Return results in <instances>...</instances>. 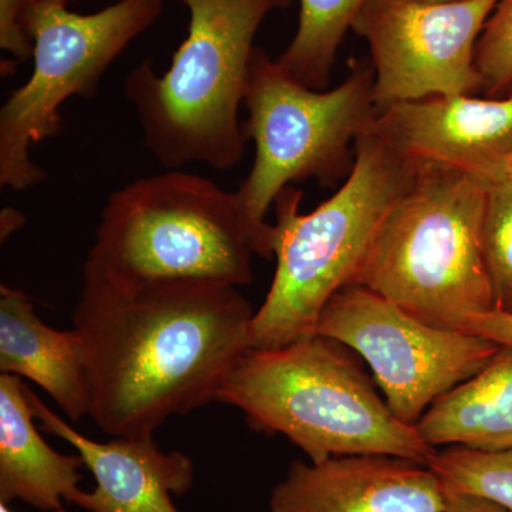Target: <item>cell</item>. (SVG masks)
<instances>
[{"label": "cell", "instance_id": "1", "mask_svg": "<svg viewBox=\"0 0 512 512\" xmlns=\"http://www.w3.org/2000/svg\"><path fill=\"white\" fill-rule=\"evenodd\" d=\"M254 309L232 286L121 292L86 261L73 328L89 349L92 417L113 437H154L211 402L251 349Z\"/></svg>", "mask_w": 512, "mask_h": 512}, {"label": "cell", "instance_id": "2", "mask_svg": "<svg viewBox=\"0 0 512 512\" xmlns=\"http://www.w3.org/2000/svg\"><path fill=\"white\" fill-rule=\"evenodd\" d=\"M217 402L256 430L284 434L311 463L383 454L429 466L437 448L403 423L346 346L312 333L276 349H249Z\"/></svg>", "mask_w": 512, "mask_h": 512}, {"label": "cell", "instance_id": "3", "mask_svg": "<svg viewBox=\"0 0 512 512\" xmlns=\"http://www.w3.org/2000/svg\"><path fill=\"white\" fill-rule=\"evenodd\" d=\"M355 165L339 190L309 214L303 192L286 187L276 212L274 281L251 328V349H276L315 333L320 313L350 285L384 215L413 184L419 165L369 126L355 141Z\"/></svg>", "mask_w": 512, "mask_h": 512}, {"label": "cell", "instance_id": "4", "mask_svg": "<svg viewBox=\"0 0 512 512\" xmlns=\"http://www.w3.org/2000/svg\"><path fill=\"white\" fill-rule=\"evenodd\" d=\"M178 2L187 6L190 25L170 69L158 76L144 60L124 79V96L136 110L144 148L167 170L204 163L228 171L247 144L239 107L256 33L292 0Z\"/></svg>", "mask_w": 512, "mask_h": 512}, {"label": "cell", "instance_id": "5", "mask_svg": "<svg viewBox=\"0 0 512 512\" xmlns=\"http://www.w3.org/2000/svg\"><path fill=\"white\" fill-rule=\"evenodd\" d=\"M490 185L440 165H419L377 228L349 286H362L413 316L460 329L495 311L483 252Z\"/></svg>", "mask_w": 512, "mask_h": 512}, {"label": "cell", "instance_id": "6", "mask_svg": "<svg viewBox=\"0 0 512 512\" xmlns=\"http://www.w3.org/2000/svg\"><path fill=\"white\" fill-rule=\"evenodd\" d=\"M251 241L234 192L168 170L113 191L87 261L121 292L252 282Z\"/></svg>", "mask_w": 512, "mask_h": 512}, {"label": "cell", "instance_id": "7", "mask_svg": "<svg viewBox=\"0 0 512 512\" xmlns=\"http://www.w3.org/2000/svg\"><path fill=\"white\" fill-rule=\"evenodd\" d=\"M373 84L372 63L360 57L335 89H309L255 46L242 123L254 164L234 192L255 254L274 258L275 225L266 215L281 191L309 180L335 187L352 173L356 138L376 116Z\"/></svg>", "mask_w": 512, "mask_h": 512}, {"label": "cell", "instance_id": "8", "mask_svg": "<svg viewBox=\"0 0 512 512\" xmlns=\"http://www.w3.org/2000/svg\"><path fill=\"white\" fill-rule=\"evenodd\" d=\"M164 0H117L90 15L67 6L26 2L35 45L33 73L0 109V185L25 191L47 173L32 148L62 131L60 107L70 97L93 99L111 64L160 18Z\"/></svg>", "mask_w": 512, "mask_h": 512}, {"label": "cell", "instance_id": "9", "mask_svg": "<svg viewBox=\"0 0 512 512\" xmlns=\"http://www.w3.org/2000/svg\"><path fill=\"white\" fill-rule=\"evenodd\" d=\"M315 333L356 350L369 363L387 406L410 426L439 397L476 376L501 348L480 336L430 325L362 286L335 293Z\"/></svg>", "mask_w": 512, "mask_h": 512}, {"label": "cell", "instance_id": "10", "mask_svg": "<svg viewBox=\"0 0 512 512\" xmlns=\"http://www.w3.org/2000/svg\"><path fill=\"white\" fill-rule=\"evenodd\" d=\"M500 0H369L352 30L366 40L376 113L403 101L481 92L476 47Z\"/></svg>", "mask_w": 512, "mask_h": 512}, {"label": "cell", "instance_id": "11", "mask_svg": "<svg viewBox=\"0 0 512 512\" xmlns=\"http://www.w3.org/2000/svg\"><path fill=\"white\" fill-rule=\"evenodd\" d=\"M373 127L417 165H440L487 185L504 181L512 157V87L497 97L447 94L376 113Z\"/></svg>", "mask_w": 512, "mask_h": 512}, {"label": "cell", "instance_id": "12", "mask_svg": "<svg viewBox=\"0 0 512 512\" xmlns=\"http://www.w3.org/2000/svg\"><path fill=\"white\" fill-rule=\"evenodd\" d=\"M448 493L429 466L383 454L293 461L269 512H444Z\"/></svg>", "mask_w": 512, "mask_h": 512}, {"label": "cell", "instance_id": "13", "mask_svg": "<svg viewBox=\"0 0 512 512\" xmlns=\"http://www.w3.org/2000/svg\"><path fill=\"white\" fill-rule=\"evenodd\" d=\"M40 429L59 437L77 451L93 474V491H74L67 503L89 512H180L173 495H184L194 484V463L181 451L165 453L154 437L100 443L74 430L26 386Z\"/></svg>", "mask_w": 512, "mask_h": 512}, {"label": "cell", "instance_id": "14", "mask_svg": "<svg viewBox=\"0 0 512 512\" xmlns=\"http://www.w3.org/2000/svg\"><path fill=\"white\" fill-rule=\"evenodd\" d=\"M0 372L32 380L80 421L92 412L89 349L76 328H50L20 289L0 286Z\"/></svg>", "mask_w": 512, "mask_h": 512}, {"label": "cell", "instance_id": "15", "mask_svg": "<svg viewBox=\"0 0 512 512\" xmlns=\"http://www.w3.org/2000/svg\"><path fill=\"white\" fill-rule=\"evenodd\" d=\"M20 377L0 375V503L19 500L49 512L63 510L82 481L83 458L49 446Z\"/></svg>", "mask_w": 512, "mask_h": 512}, {"label": "cell", "instance_id": "16", "mask_svg": "<svg viewBox=\"0 0 512 512\" xmlns=\"http://www.w3.org/2000/svg\"><path fill=\"white\" fill-rule=\"evenodd\" d=\"M414 427L434 448L512 450V345H501L483 370L439 397Z\"/></svg>", "mask_w": 512, "mask_h": 512}, {"label": "cell", "instance_id": "17", "mask_svg": "<svg viewBox=\"0 0 512 512\" xmlns=\"http://www.w3.org/2000/svg\"><path fill=\"white\" fill-rule=\"evenodd\" d=\"M369 0H301L295 36L276 63L313 90H326L346 32Z\"/></svg>", "mask_w": 512, "mask_h": 512}, {"label": "cell", "instance_id": "18", "mask_svg": "<svg viewBox=\"0 0 512 512\" xmlns=\"http://www.w3.org/2000/svg\"><path fill=\"white\" fill-rule=\"evenodd\" d=\"M429 467L448 494L477 495L512 512V450L484 453L450 446L437 450Z\"/></svg>", "mask_w": 512, "mask_h": 512}, {"label": "cell", "instance_id": "19", "mask_svg": "<svg viewBox=\"0 0 512 512\" xmlns=\"http://www.w3.org/2000/svg\"><path fill=\"white\" fill-rule=\"evenodd\" d=\"M483 252L493 286L495 311L512 315V183L488 188Z\"/></svg>", "mask_w": 512, "mask_h": 512}, {"label": "cell", "instance_id": "20", "mask_svg": "<svg viewBox=\"0 0 512 512\" xmlns=\"http://www.w3.org/2000/svg\"><path fill=\"white\" fill-rule=\"evenodd\" d=\"M481 92L501 96L512 87V0H500L485 23L476 47Z\"/></svg>", "mask_w": 512, "mask_h": 512}, {"label": "cell", "instance_id": "21", "mask_svg": "<svg viewBox=\"0 0 512 512\" xmlns=\"http://www.w3.org/2000/svg\"><path fill=\"white\" fill-rule=\"evenodd\" d=\"M26 0H0V47L16 63L33 57L35 45L25 20Z\"/></svg>", "mask_w": 512, "mask_h": 512}, {"label": "cell", "instance_id": "22", "mask_svg": "<svg viewBox=\"0 0 512 512\" xmlns=\"http://www.w3.org/2000/svg\"><path fill=\"white\" fill-rule=\"evenodd\" d=\"M458 330L491 340L498 345H512V315L508 313L491 311L471 316Z\"/></svg>", "mask_w": 512, "mask_h": 512}, {"label": "cell", "instance_id": "23", "mask_svg": "<svg viewBox=\"0 0 512 512\" xmlns=\"http://www.w3.org/2000/svg\"><path fill=\"white\" fill-rule=\"evenodd\" d=\"M444 512H511L501 505L468 494H448L447 510Z\"/></svg>", "mask_w": 512, "mask_h": 512}, {"label": "cell", "instance_id": "24", "mask_svg": "<svg viewBox=\"0 0 512 512\" xmlns=\"http://www.w3.org/2000/svg\"><path fill=\"white\" fill-rule=\"evenodd\" d=\"M25 224V217L22 212L15 210V208L6 207L0 214V237L5 241L13 232L18 231Z\"/></svg>", "mask_w": 512, "mask_h": 512}, {"label": "cell", "instance_id": "25", "mask_svg": "<svg viewBox=\"0 0 512 512\" xmlns=\"http://www.w3.org/2000/svg\"><path fill=\"white\" fill-rule=\"evenodd\" d=\"M28 3H32V5H60L67 6L69 3L79 2V0H26Z\"/></svg>", "mask_w": 512, "mask_h": 512}, {"label": "cell", "instance_id": "26", "mask_svg": "<svg viewBox=\"0 0 512 512\" xmlns=\"http://www.w3.org/2000/svg\"><path fill=\"white\" fill-rule=\"evenodd\" d=\"M504 181H510L512 183V157L508 161L507 170H505Z\"/></svg>", "mask_w": 512, "mask_h": 512}, {"label": "cell", "instance_id": "27", "mask_svg": "<svg viewBox=\"0 0 512 512\" xmlns=\"http://www.w3.org/2000/svg\"><path fill=\"white\" fill-rule=\"evenodd\" d=\"M414 2H426V3H453V2H464V0H414Z\"/></svg>", "mask_w": 512, "mask_h": 512}, {"label": "cell", "instance_id": "28", "mask_svg": "<svg viewBox=\"0 0 512 512\" xmlns=\"http://www.w3.org/2000/svg\"><path fill=\"white\" fill-rule=\"evenodd\" d=\"M0 512H13L10 510L9 504L0 503Z\"/></svg>", "mask_w": 512, "mask_h": 512}, {"label": "cell", "instance_id": "29", "mask_svg": "<svg viewBox=\"0 0 512 512\" xmlns=\"http://www.w3.org/2000/svg\"><path fill=\"white\" fill-rule=\"evenodd\" d=\"M59 512H69V511H67V510H64V508H63V510H60Z\"/></svg>", "mask_w": 512, "mask_h": 512}]
</instances>
